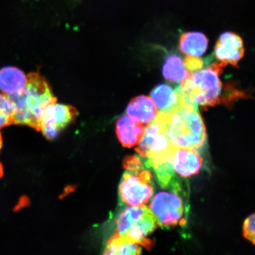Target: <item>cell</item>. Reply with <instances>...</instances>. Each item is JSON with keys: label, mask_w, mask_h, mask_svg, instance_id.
Returning a JSON list of instances; mask_svg holds the SVG:
<instances>
[{"label": "cell", "mask_w": 255, "mask_h": 255, "mask_svg": "<svg viewBox=\"0 0 255 255\" xmlns=\"http://www.w3.org/2000/svg\"><path fill=\"white\" fill-rule=\"evenodd\" d=\"M179 104L166 113V132L169 141L175 148L198 149L206 141L205 123L199 112L198 105L188 103L176 87Z\"/></svg>", "instance_id": "6da1fadb"}, {"label": "cell", "mask_w": 255, "mask_h": 255, "mask_svg": "<svg viewBox=\"0 0 255 255\" xmlns=\"http://www.w3.org/2000/svg\"><path fill=\"white\" fill-rule=\"evenodd\" d=\"M27 77L23 90L6 96L14 108V124L28 126L40 130L44 110L56 103L57 99L46 79L39 73H30Z\"/></svg>", "instance_id": "7a4b0ae2"}, {"label": "cell", "mask_w": 255, "mask_h": 255, "mask_svg": "<svg viewBox=\"0 0 255 255\" xmlns=\"http://www.w3.org/2000/svg\"><path fill=\"white\" fill-rule=\"evenodd\" d=\"M226 66L214 63L207 68L190 73L180 83L181 94L188 103L204 107H214L221 101L222 84L219 75Z\"/></svg>", "instance_id": "3957f363"}, {"label": "cell", "mask_w": 255, "mask_h": 255, "mask_svg": "<svg viewBox=\"0 0 255 255\" xmlns=\"http://www.w3.org/2000/svg\"><path fill=\"white\" fill-rule=\"evenodd\" d=\"M138 145L136 151L147 159L145 163L148 167L172 158L174 147L167 135L166 113H158L155 119L145 128Z\"/></svg>", "instance_id": "277c9868"}, {"label": "cell", "mask_w": 255, "mask_h": 255, "mask_svg": "<svg viewBox=\"0 0 255 255\" xmlns=\"http://www.w3.org/2000/svg\"><path fill=\"white\" fill-rule=\"evenodd\" d=\"M151 174L148 170L124 174L119 187L120 197L124 203L130 206H141L147 203L152 196L150 185Z\"/></svg>", "instance_id": "5b68a950"}, {"label": "cell", "mask_w": 255, "mask_h": 255, "mask_svg": "<svg viewBox=\"0 0 255 255\" xmlns=\"http://www.w3.org/2000/svg\"><path fill=\"white\" fill-rule=\"evenodd\" d=\"M149 209L161 227L169 228L186 223L183 201L176 194L158 193L152 199Z\"/></svg>", "instance_id": "8992f818"}, {"label": "cell", "mask_w": 255, "mask_h": 255, "mask_svg": "<svg viewBox=\"0 0 255 255\" xmlns=\"http://www.w3.org/2000/svg\"><path fill=\"white\" fill-rule=\"evenodd\" d=\"M78 111L71 105L54 103L44 110L40 129L47 139H53L76 119Z\"/></svg>", "instance_id": "52a82bcc"}, {"label": "cell", "mask_w": 255, "mask_h": 255, "mask_svg": "<svg viewBox=\"0 0 255 255\" xmlns=\"http://www.w3.org/2000/svg\"><path fill=\"white\" fill-rule=\"evenodd\" d=\"M157 226L150 209L146 206L143 211L130 223L124 238L149 250L152 247L153 242L147 237L154 232Z\"/></svg>", "instance_id": "ba28073f"}, {"label": "cell", "mask_w": 255, "mask_h": 255, "mask_svg": "<svg viewBox=\"0 0 255 255\" xmlns=\"http://www.w3.org/2000/svg\"><path fill=\"white\" fill-rule=\"evenodd\" d=\"M214 53L216 58L226 66L230 64L238 67L244 56V41L237 34L225 32L217 41Z\"/></svg>", "instance_id": "9c48e42d"}, {"label": "cell", "mask_w": 255, "mask_h": 255, "mask_svg": "<svg viewBox=\"0 0 255 255\" xmlns=\"http://www.w3.org/2000/svg\"><path fill=\"white\" fill-rule=\"evenodd\" d=\"M203 159L196 149L175 148L172 164L176 173L183 177H190L199 173Z\"/></svg>", "instance_id": "30bf717a"}, {"label": "cell", "mask_w": 255, "mask_h": 255, "mask_svg": "<svg viewBox=\"0 0 255 255\" xmlns=\"http://www.w3.org/2000/svg\"><path fill=\"white\" fill-rule=\"evenodd\" d=\"M145 127L135 122L128 116L121 117L116 123V133L120 142L125 147L131 148L138 145Z\"/></svg>", "instance_id": "8fae6325"}, {"label": "cell", "mask_w": 255, "mask_h": 255, "mask_svg": "<svg viewBox=\"0 0 255 255\" xmlns=\"http://www.w3.org/2000/svg\"><path fill=\"white\" fill-rule=\"evenodd\" d=\"M126 113L135 122L148 124L157 116L158 110L151 98L140 95L130 101Z\"/></svg>", "instance_id": "7c38bea8"}, {"label": "cell", "mask_w": 255, "mask_h": 255, "mask_svg": "<svg viewBox=\"0 0 255 255\" xmlns=\"http://www.w3.org/2000/svg\"><path fill=\"white\" fill-rule=\"evenodd\" d=\"M27 77L15 67L8 66L0 70V91L5 95L18 93L25 87Z\"/></svg>", "instance_id": "4fadbf2b"}, {"label": "cell", "mask_w": 255, "mask_h": 255, "mask_svg": "<svg viewBox=\"0 0 255 255\" xmlns=\"http://www.w3.org/2000/svg\"><path fill=\"white\" fill-rule=\"evenodd\" d=\"M150 95L158 113H170L179 104V97L176 88L173 89L167 84L156 86Z\"/></svg>", "instance_id": "5bb4252c"}, {"label": "cell", "mask_w": 255, "mask_h": 255, "mask_svg": "<svg viewBox=\"0 0 255 255\" xmlns=\"http://www.w3.org/2000/svg\"><path fill=\"white\" fill-rule=\"evenodd\" d=\"M208 41L200 32H187L180 37V50L187 56L200 57L206 52Z\"/></svg>", "instance_id": "9a60e30c"}, {"label": "cell", "mask_w": 255, "mask_h": 255, "mask_svg": "<svg viewBox=\"0 0 255 255\" xmlns=\"http://www.w3.org/2000/svg\"><path fill=\"white\" fill-rule=\"evenodd\" d=\"M162 75L167 81L177 84L184 81L189 76V72L179 56L171 55L165 60Z\"/></svg>", "instance_id": "2e32d148"}, {"label": "cell", "mask_w": 255, "mask_h": 255, "mask_svg": "<svg viewBox=\"0 0 255 255\" xmlns=\"http://www.w3.org/2000/svg\"><path fill=\"white\" fill-rule=\"evenodd\" d=\"M141 253L138 245L115 235L108 242L104 254L107 255H136Z\"/></svg>", "instance_id": "e0dca14e"}, {"label": "cell", "mask_w": 255, "mask_h": 255, "mask_svg": "<svg viewBox=\"0 0 255 255\" xmlns=\"http://www.w3.org/2000/svg\"><path fill=\"white\" fill-rule=\"evenodd\" d=\"M14 108L7 96L0 93V129L14 124Z\"/></svg>", "instance_id": "ac0fdd59"}, {"label": "cell", "mask_w": 255, "mask_h": 255, "mask_svg": "<svg viewBox=\"0 0 255 255\" xmlns=\"http://www.w3.org/2000/svg\"><path fill=\"white\" fill-rule=\"evenodd\" d=\"M255 214L251 215L245 220L243 226V234L244 237L255 245Z\"/></svg>", "instance_id": "d6986e66"}, {"label": "cell", "mask_w": 255, "mask_h": 255, "mask_svg": "<svg viewBox=\"0 0 255 255\" xmlns=\"http://www.w3.org/2000/svg\"><path fill=\"white\" fill-rule=\"evenodd\" d=\"M183 62L187 71L189 72V75L190 73L203 69L204 67V60L199 57L187 56Z\"/></svg>", "instance_id": "ffe728a7"}, {"label": "cell", "mask_w": 255, "mask_h": 255, "mask_svg": "<svg viewBox=\"0 0 255 255\" xmlns=\"http://www.w3.org/2000/svg\"><path fill=\"white\" fill-rule=\"evenodd\" d=\"M124 165L128 171L135 173L143 170V165L141 159L136 155L127 157L124 159Z\"/></svg>", "instance_id": "44dd1931"}, {"label": "cell", "mask_w": 255, "mask_h": 255, "mask_svg": "<svg viewBox=\"0 0 255 255\" xmlns=\"http://www.w3.org/2000/svg\"><path fill=\"white\" fill-rule=\"evenodd\" d=\"M2 145V136L1 134V132H0V152H1ZM3 173H4V172H3L2 165L1 163V162H0V178H1L2 176Z\"/></svg>", "instance_id": "7402d4cb"}]
</instances>
